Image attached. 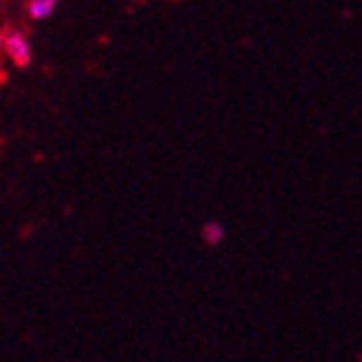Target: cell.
<instances>
[{"label":"cell","mask_w":362,"mask_h":362,"mask_svg":"<svg viewBox=\"0 0 362 362\" xmlns=\"http://www.w3.org/2000/svg\"><path fill=\"white\" fill-rule=\"evenodd\" d=\"M6 59L13 66L25 69L33 59V46L23 30H8L6 33Z\"/></svg>","instance_id":"obj_1"},{"label":"cell","mask_w":362,"mask_h":362,"mask_svg":"<svg viewBox=\"0 0 362 362\" xmlns=\"http://www.w3.org/2000/svg\"><path fill=\"white\" fill-rule=\"evenodd\" d=\"M61 0H30L28 3V16L30 21H46L51 18L59 8Z\"/></svg>","instance_id":"obj_2"},{"label":"cell","mask_w":362,"mask_h":362,"mask_svg":"<svg viewBox=\"0 0 362 362\" xmlns=\"http://www.w3.org/2000/svg\"><path fill=\"white\" fill-rule=\"evenodd\" d=\"M203 238H206L208 246H218V243L223 241V228L218 223H208L206 228H203Z\"/></svg>","instance_id":"obj_3"},{"label":"cell","mask_w":362,"mask_h":362,"mask_svg":"<svg viewBox=\"0 0 362 362\" xmlns=\"http://www.w3.org/2000/svg\"><path fill=\"white\" fill-rule=\"evenodd\" d=\"M6 56V33H0V59Z\"/></svg>","instance_id":"obj_4"}]
</instances>
